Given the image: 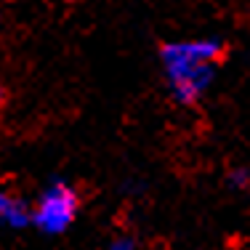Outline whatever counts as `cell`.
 <instances>
[{
	"label": "cell",
	"instance_id": "obj_1",
	"mask_svg": "<svg viewBox=\"0 0 250 250\" xmlns=\"http://www.w3.org/2000/svg\"><path fill=\"white\" fill-rule=\"evenodd\" d=\"M224 56V43L216 38L170 40L160 48L165 83L178 104L192 106L208 93L216 67Z\"/></svg>",
	"mask_w": 250,
	"mask_h": 250
},
{
	"label": "cell",
	"instance_id": "obj_2",
	"mask_svg": "<svg viewBox=\"0 0 250 250\" xmlns=\"http://www.w3.org/2000/svg\"><path fill=\"white\" fill-rule=\"evenodd\" d=\"M80 213V197L67 181H53L32 202V226L43 234H64Z\"/></svg>",
	"mask_w": 250,
	"mask_h": 250
},
{
	"label": "cell",
	"instance_id": "obj_3",
	"mask_svg": "<svg viewBox=\"0 0 250 250\" xmlns=\"http://www.w3.org/2000/svg\"><path fill=\"white\" fill-rule=\"evenodd\" d=\"M0 226L5 229H27L32 226V205L16 197L14 192L0 189Z\"/></svg>",
	"mask_w": 250,
	"mask_h": 250
},
{
	"label": "cell",
	"instance_id": "obj_4",
	"mask_svg": "<svg viewBox=\"0 0 250 250\" xmlns=\"http://www.w3.org/2000/svg\"><path fill=\"white\" fill-rule=\"evenodd\" d=\"M229 187L231 189H248L250 187V170L248 168H237V170H231L229 173Z\"/></svg>",
	"mask_w": 250,
	"mask_h": 250
},
{
	"label": "cell",
	"instance_id": "obj_5",
	"mask_svg": "<svg viewBox=\"0 0 250 250\" xmlns=\"http://www.w3.org/2000/svg\"><path fill=\"white\" fill-rule=\"evenodd\" d=\"M106 250H139L133 237H115V240L106 245Z\"/></svg>",
	"mask_w": 250,
	"mask_h": 250
},
{
	"label": "cell",
	"instance_id": "obj_6",
	"mask_svg": "<svg viewBox=\"0 0 250 250\" xmlns=\"http://www.w3.org/2000/svg\"><path fill=\"white\" fill-rule=\"evenodd\" d=\"M3 104H5V91H3V85H0V109H3Z\"/></svg>",
	"mask_w": 250,
	"mask_h": 250
}]
</instances>
